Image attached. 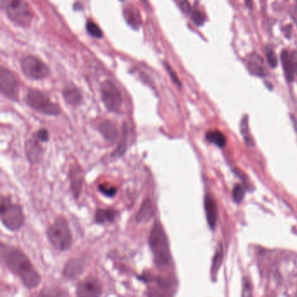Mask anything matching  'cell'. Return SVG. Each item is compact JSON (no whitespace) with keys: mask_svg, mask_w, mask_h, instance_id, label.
I'll use <instances>...</instances> for the list:
<instances>
[{"mask_svg":"<svg viewBox=\"0 0 297 297\" xmlns=\"http://www.w3.org/2000/svg\"><path fill=\"white\" fill-rule=\"evenodd\" d=\"M127 139H128V129H127L126 123H124L118 146L112 155L113 157H121L126 153V148H127Z\"/></svg>","mask_w":297,"mask_h":297,"instance_id":"21","label":"cell"},{"mask_svg":"<svg viewBox=\"0 0 297 297\" xmlns=\"http://www.w3.org/2000/svg\"><path fill=\"white\" fill-rule=\"evenodd\" d=\"M1 257L9 270L19 277L27 289H35L40 285L41 281L40 273L22 250L2 243Z\"/></svg>","mask_w":297,"mask_h":297,"instance_id":"1","label":"cell"},{"mask_svg":"<svg viewBox=\"0 0 297 297\" xmlns=\"http://www.w3.org/2000/svg\"><path fill=\"white\" fill-rule=\"evenodd\" d=\"M1 221L5 228L11 231L20 229L25 223L23 208L19 204L13 203L9 197H2L0 206Z\"/></svg>","mask_w":297,"mask_h":297,"instance_id":"4","label":"cell"},{"mask_svg":"<svg viewBox=\"0 0 297 297\" xmlns=\"http://www.w3.org/2000/svg\"><path fill=\"white\" fill-rule=\"evenodd\" d=\"M86 29H87V32L94 38H99L100 39L102 38L101 30L99 27L98 25H96L93 21H88L87 24H86Z\"/></svg>","mask_w":297,"mask_h":297,"instance_id":"26","label":"cell"},{"mask_svg":"<svg viewBox=\"0 0 297 297\" xmlns=\"http://www.w3.org/2000/svg\"><path fill=\"white\" fill-rule=\"evenodd\" d=\"M47 238L53 248L59 251H66L72 247L73 236L69 224L65 217L59 216L46 231Z\"/></svg>","mask_w":297,"mask_h":297,"instance_id":"3","label":"cell"},{"mask_svg":"<svg viewBox=\"0 0 297 297\" xmlns=\"http://www.w3.org/2000/svg\"><path fill=\"white\" fill-rule=\"evenodd\" d=\"M167 69H168V72H169V74H171L172 79H173V80H174V81H175V83H176V84L178 85V86H180V82H179V79H178V77L176 76V74H174L173 70H172L171 68H170V67L168 66V65H167Z\"/></svg>","mask_w":297,"mask_h":297,"instance_id":"33","label":"cell"},{"mask_svg":"<svg viewBox=\"0 0 297 297\" xmlns=\"http://www.w3.org/2000/svg\"><path fill=\"white\" fill-rule=\"evenodd\" d=\"M98 130L107 142H115L119 138L117 126L109 119H105L99 123Z\"/></svg>","mask_w":297,"mask_h":297,"instance_id":"14","label":"cell"},{"mask_svg":"<svg viewBox=\"0 0 297 297\" xmlns=\"http://www.w3.org/2000/svg\"><path fill=\"white\" fill-rule=\"evenodd\" d=\"M206 138L209 142L213 143L219 147H225L227 143L225 135L219 131H209L206 135Z\"/></svg>","mask_w":297,"mask_h":297,"instance_id":"23","label":"cell"},{"mask_svg":"<svg viewBox=\"0 0 297 297\" xmlns=\"http://www.w3.org/2000/svg\"><path fill=\"white\" fill-rule=\"evenodd\" d=\"M245 196V189L241 185L239 184H236L234 189H233V197L234 199L236 200V202H240L242 199L244 198Z\"/></svg>","mask_w":297,"mask_h":297,"instance_id":"27","label":"cell"},{"mask_svg":"<svg viewBox=\"0 0 297 297\" xmlns=\"http://www.w3.org/2000/svg\"><path fill=\"white\" fill-rule=\"evenodd\" d=\"M99 191L101 193L102 195L106 196V197H114L117 194V187H114L113 185L108 183H101L99 185Z\"/></svg>","mask_w":297,"mask_h":297,"instance_id":"25","label":"cell"},{"mask_svg":"<svg viewBox=\"0 0 297 297\" xmlns=\"http://www.w3.org/2000/svg\"><path fill=\"white\" fill-rule=\"evenodd\" d=\"M118 216V210L114 208H99L94 215V220L98 224L112 223Z\"/></svg>","mask_w":297,"mask_h":297,"instance_id":"16","label":"cell"},{"mask_svg":"<svg viewBox=\"0 0 297 297\" xmlns=\"http://www.w3.org/2000/svg\"><path fill=\"white\" fill-rule=\"evenodd\" d=\"M124 17L127 24L132 26L133 28L138 29L141 24L140 14L138 10L135 6L129 5L124 10Z\"/></svg>","mask_w":297,"mask_h":297,"instance_id":"20","label":"cell"},{"mask_svg":"<svg viewBox=\"0 0 297 297\" xmlns=\"http://www.w3.org/2000/svg\"><path fill=\"white\" fill-rule=\"evenodd\" d=\"M291 32H292V26L290 25H286L283 28V33H284L285 36L287 38H290Z\"/></svg>","mask_w":297,"mask_h":297,"instance_id":"34","label":"cell"},{"mask_svg":"<svg viewBox=\"0 0 297 297\" xmlns=\"http://www.w3.org/2000/svg\"><path fill=\"white\" fill-rule=\"evenodd\" d=\"M63 97L70 106H77L83 99L81 92L75 86H67L63 91Z\"/></svg>","mask_w":297,"mask_h":297,"instance_id":"19","label":"cell"},{"mask_svg":"<svg viewBox=\"0 0 297 297\" xmlns=\"http://www.w3.org/2000/svg\"><path fill=\"white\" fill-rule=\"evenodd\" d=\"M175 1L184 13H189L191 12V6L187 0H175Z\"/></svg>","mask_w":297,"mask_h":297,"instance_id":"30","label":"cell"},{"mask_svg":"<svg viewBox=\"0 0 297 297\" xmlns=\"http://www.w3.org/2000/svg\"><path fill=\"white\" fill-rule=\"evenodd\" d=\"M26 103L33 110L45 115L57 116L61 113L59 106L39 90H29L26 95Z\"/></svg>","mask_w":297,"mask_h":297,"instance_id":"6","label":"cell"},{"mask_svg":"<svg viewBox=\"0 0 297 297\" xmlns=\"http://www.w3.org/2000/svg\"><path fill=\"white\" fill-rule=\"evenodd\" d=\"M223 258V251H222V246L220 244V246L217 248L216 255L213 259V264H212V276H216V273L218 271V269L220 268L221 261Z\"/></svg>","mask_w":297,"mask_h":297,"instance_id":"24","label":"cell"},{"mask_svg":"<svg viewBox=\"0 0 297 297\" xmlns=\"http://www.w3.org/2000/svg\"><path fill=\"white\" fill-rule=\"evenodd\" d=\"M248 68L249 72L254 75L262 77L266 74L264 65H263V59H261L260 55L257 53L251 54L248 58Z\"/></svg>","mask_w":297,"mask_h":297,"instance_id":"18","label":"cell"},{"mask_svg":"<svg viewBox=\"0 0 297 297\" xmlns=\"http://www.w3.org/2000/svg\"><path fill=\"white\" fill-rule=\"evenodd\" d=\"M24 74L33 79H42L49 75V68L40 59L34 56L25 57L21 61Z\"/></svg>","mask_w":297,"mask_h":297,"instance_id":"8","label":"cell"},{"mask_svg":"<svg viewBox=\"0 0 297 297\" xmlns=\"http://www.w3.org/2000/svg\"><path fill=\"white\" fill-rule=\"evenodd\" d=\"M86 260L83 257L73 258L68 260L63 269V277L67 280H74L85 270Z\"/></svg>","mask_w":297,"mask_h":297,"instance_id":"13","label":"cell"},{"mask_svg":"<svg viewBox=\"0 0 297 297\" xmlns=\"http://www.w3.org/2000/svg\"><path fill=\"white\" fill-rule=\"evenodd\" d=\"M149 246L154 256L155 266L159 269L167 268L171 262V252L167 234L159 220L155 221L151 230Z\"/></svg>","mask_w":297,"mask_h":297,"instance_id":"2","label":"cell"},{"mask_svg":"<svg viewBox=\"0 0 297 297\" xmlns=\"http://www.w3.org/2000/svg\"><path fill=\"white\" fill-rule=\"evenodd\" d=\"M155 216V208L154 205L152 203L149 198L144 199L141 207L139 210L138 214L136 216V221L138 223H144L147 222Z\"/></svg>","mask_w":297,"mask_h":297,"instance_id":"17","label":"cell"},{"mask_svg":"<svg viewBox=\"0 0 297 297\" xmlns=\"http://www.w3.org/2000/svg\"><path fill=\"white\" fill-rule=\"evenodd\" d=\"M266 55H267V59H268L269 65L272 68H276L277 66V63H278L277 54L275 53V52L270 47H267L266 48Z\"/></svg>","mask_w":297,"mask_h":297,"instance_id":"28","label":"cell"},{"mask_svg":"<svg viewBox=\"0 0 297 297\" xmlns=\"http://www.w3.org/2000/svg\"><path fill=\"white\" fill-rule=\"evenodd\" d=\"M192 20L198 26H201L205 23V16L199 11H194L191 13Z\"/></svg>","mask_w":297,"mask_h":297,"instance_id":"29","label":"cell"},{"mask_svg":"<svg viewBox=\"0 0 297 297\" xmlns=\"http://www.w3.org/2000/svg\"><path fill=\"white\" fill-rule=\"evenodd\" d=\"M204 206H205V211H206L208 225L213 229L216 227L217 221V205L216 200L211 196L208 195L205 197Z\"/></svg>","mask_w":297,"mask_h":297,"instance_id":"15","label":"cell"},{"mask_svg":"<svg viewBox=\"0 0 297 297\" xmlns=\"http://www.w3.org/2000/svg\"><path fill=\"white\" fill-rule=\"evenodd\" d=\"M70 188L75 199H79L81 195L84 183V172L79 164H74L70 168Z\"/></svg>","mask_w":297,"mask_h":297,"instance_id":"12","label":"cell"},{"mask_svg":"<svg viewBox=\"0 0 297 297\" xmlns=\"http://www.w3.org/2000/svg\"><path fill=\"white\" fill-rule=\"evenodd\" d=\"M245 2L249 8L252 7V0H245Z\"/></svg>","mask_w":297,"mask_h":297,"instance_id":"35","label":"cell"},{"mask_svg":"<svg viewBox=\"0 0 297 297\" xmlns=\"http://www.w3.org/2000/svg\"><path fill=\"white\" fill-rule=\"evenodd\" d=\"M281 59L282 65H283V69H284L285 76L289 81H292L294 79L295 73H294L293 65L291 62L290 53L288 51L281 52Z\"/></svg>","mask_w":297,"mask_h":297,"instance_id":"22","label":"cell"},{"mask_svg":"<svg viewBox=\"0 0 297 297\" xmlns=\"http://www.w3.org/2000/svg\"><path fill=\"white\" fill-rule=\"evenodd\" d=\"M100 92L102 101L106 109L114 114H119L122 107L123 99L118 87L110 80H106L102 83Z\"/></svg>","mask_w":297,"mask_h":297,"instance_id":"7","label":"cell"},{"mask_svg":"<svg viewBox=\"0 0 297 297\" xmlns=\"http://www.w3.org/2000/svg\"><path fill=\"white\" fill-rule=\"evenodd\" d=\"M290 58H291V62L293 65L294 73L297 75V52H293L290 53Z\"/></svg>","mask_w":297,"mask_h":297,"instance_id":"32","label":"cell"},{"mask_svg":"<svg viewBox=\"0 0 297 297\" xmlns=\"http://www.w3.org/2000/svg\"><path fill=\"white\" fill-rule=\"evenodd\" d=\"M78 297H99L102 294V286L97 278L88 277L77 286Z\"/></svg>","mask_w":297,"mask_h":297,"instance_id":"11","label":"cell"},{"mask_svg":"<svg viewBox=\"0 0 297 297\" xmlns=\"http://www.w3.org/2000/svg\"><path fill=\"white\" fill-rule=\"evenodd\" d=\"M11 20L22 26H28L33 20V12L25 0H1Z\"/></svg>","mask_w":297,"mask_h":297,"instance_id":"5","label":"cell"},{"mask_svg":"<svg viewBox=\"0 0 297 297\" xmlns=\"http://www.w3.org/2000/svg\"><path fill=\"white\" fill-rule=\"evenodd\" d=\"M0 89L5 97L17 100L19 96V86L17 79L9 70L2 68L0 72Z\"/></svg>","mask_w":297,"mask_h":297,"instance_id":"9","label":"cell"},{"mask_svg":"<svg viewBox=\"0 0 297 297\" xmlns=\"http://www.w3.org/2000/svg\"><path fill=\"white\" fill-rule=\"evenodd\" d=\"M36 135H37L38 138L40 139L42 142H48V140H49V133L45 128H42V129H40V130L38 131L37 133H36Z\"/></svg>","mask_w":297,"mask_h":297,"instance_id":"31","label":"cell"},{"mask_svg":"<svg viewBox=\"0 0 297 297\" xmlns=\"http://www.w3.org/2000/svg\"><path fill=\"white\" fill-rule=\"evenodd\" d=\"M44 143L38 138L36 134L30 137L25 141V154L27 160L31 164L35 165L40 162L41 159L44 155V147L42 146Z\"/></svg>","mask_w":297,"mask_h":297,"instance_id":"10","label":"cell"},{"mask_svg":"<svg viewBox=\"0 0 297 297\" xmlns=\"http://www.w3.org/2000/svg\"><path fill=\"white\" fill-rule=\"evenodd\" d=\"M121 1H123V0H121Z\"/></svg>","mask_w":297,"mask_h":297,"instance_id":"36","label":"cell"}]
</instances>
